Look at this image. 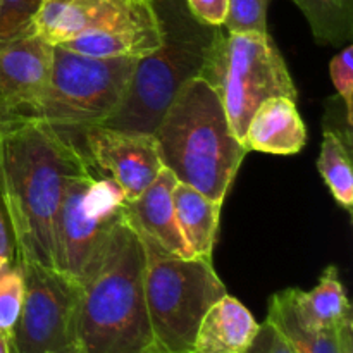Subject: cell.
I'll use <instances>...</instances> for the list:
<instances>
[{"mask_svg": "<svg viewBox=\"0 0 353 353\" xmlns=\"http://www.w3.org/2000/svg\"><path fill=\"white\" fill-rule=\"evenodd\" d=\"M186 7L200 23L212 28L224 26L228 17V0H185Z\"/></svg>", "mask_w": 353, "mask_h": 353, "instance_id": "obj_25", "label": "cell"}, {"mask_svg": "<svg viewBox=\"0 0 353 353\" xmlns=\"http://www.w3.org/2000/svg\"><path fill=\"white\" fill-rule=\"evenodd\" d=\"M271 0H228L224 28L233 33H268V7Z\"/></svg>", "mask_w": 353, "mask_h": 353, "instance_id": "obj_23", "label": "cell"}, {"mask_svg": "<svg viewBox=\"0 0 353 353\" xmlns=\"http://www.w3.org/2000/svg\"><path fill=\"white\" fill-rule=\"evenodd\" d=\"M317 169L334 200L343 209L352 212L353 207V171H352V145L345 141L336 131L324 130L321 154L317 159Z\"/></svg>", "mask_w": 353, "mask_h": 353, "instance_id": "obj_20", "label": "cell"}, {"mask_svg": "<svg viewBox=\"0 0 353 353\" xmlns=\"http://www.w3.org/2000/svg\"><path fill=\"white\" fill-rule=\"evenodd\" d=\"M154 134L164 168L179 183L223 205L247 150L212 86L202 78L186 83Z\"/></svg>", "mask_w": 353, "mask_h": 353, "instance_id": "obj_2", "label": "cell"}, {"mask_svg": "<svg viewBox=\"0 0 353 353\" xmlns=\"http://www.w3.org/2000/svg\"><path fill=\"white\" fill-rule=\"evenodd\" d=\"M137 62V57H92L52 45L47 83L26 121L62 131L103 124L123 103Z\"/></svg>", "mask_w": 353, "mask_h": 353, "instance_id": "obj_8", "label": "cell"}, {"mask_svg": "<svg viewBox=\"0 0 353 353\" xmlns=\"http://www.w3.org/2000/svg\"><path fill=\"white\" fill-rule=\"evenodd\" d=\"M43 0H0V41L33 37Z\"/></svg>", "mask_w": 353, "mask_h": 353, "instance_id": "obj_22", "label": "cell"}, {"mask_svg": "<svg viewBox=\"0 0 353 353\" xmlns=\"http://www.w3.org/2000/svg\"><path fill=\"white\" fill-rule=\"evenodd\" d=\"M330 72L334 88L343 102L347 119L353 123V47L350 43L331 59Z\"/></svg>", "mask_w": 353, "mask_h": 353, "instance_id": "obj_24", "label": "cell"}, {"mask_svg": "<svg viewBox=\"0 0 353 353\" xmlns=\"http://www.w3.org/2000/svg\"><path fill=\"white\" fill-rule=\"evenodd\" d=\"M34 34L92 57H145L161 45L154 0H43Z\"/></svg>", "mask_w": 353, "mask_h": 353, "instance_id": "obj_5", "label": "cell"}, {"mask_svg": "<svg viewBox=\"0 0 353 353\" xmlns=\"http://www.w3.org/2000/svg\"><path fill=\"white\" fill-rule=\"evenodd\" d=\"M200 78L219 97L228 123L243 140L252 114L272 97L299 99L293 79L269 33L217 28Z\"/></svg>", "mask_w": 353, "mask_h": 353, "instance_id": "obj_7", "label": "cell"}, {"mask_svg": "<svg viewBox=\"0 0 353 353\" xmlns=\"http://www.w3.org/2000/svg\"><path fill=\"white\" fill-rule=\"evenodd\" d=\"M52 62V45L33 37L0 41V123L26 121L40 99Z\"/></svg>", "mask_w": 353, "mask_h": 353, "instance_id": "obj_12", "label": "cell"}, {"mask_svg": "<svg viewBox=\"0 0 353 353\" xmlns=\"http://www.w3.org/2000/svg\"><path fill=\"white\" fill-rule=\"evenodd\" d=\"M178 226L195 257L212 261L219 230L221 203L212 202L192 186L179 183L172 192Z\"/></svg>", "mask_w": 353, "mask_h": 353, "instance_id": "obj_18", "label": "cell"}, {"mask_svg": "<svg viewBox=\"0 0 353 353\" xmlns=\"http://www.w3.org/2000/svg\"><path fill=\"white\" fill-rule=\"evenodd\" d=\"M178 185L176 176L162 168L157 178L134 200L126 202V216L138 233L157 241L162 248L179 257H195L178 226L172 192Z\"/></svg>", "mask_w": 353, "mask_h": 353, "instance_id": "obj_13", "label": "cell"}, {"mask_svg": "<svg viewBox=\"0 0 353 353\" xmlns=\"http://www.w3.org/2000/svg\"><path fill=\"white\" fill-rule=\"evenodd\" d=\"M24 296V276L19 262H0V334L10 340L19 319Z\"/></svg>", "mask_w": 353, "mask_h": 353, "instance_id": "obj_21", "label": "cell"}, {"mask_svg": "<svg viewBox=\"0 0 353 353\" xmlns=\"http://www.w3.org/2000/svg\"><path fill=\"white\" fill-rule=\"evenodd\" d=\"M0 353H12V345L10 340L3 334H0Z\"/></svg>", "mask_w": 353, "mask_h": 353, "instance_id": "obj_28", "label": "cell"}, {"mask_svg": "<svg viewBox=\"0 0 353 353\" xmlns=\"http://www.w3.org/2000/svg\"><path fill=\"white\" fill-rule=\"evenodd\" d=\"M247 353H293L290 350L288 343L285 338L281 336L278 330L272 326L269 321H264L261 324L257 336H255L254 343L248 348Z\"/></svg>", "mask_w": 353, "mask_h": 353, "instance_id": "obj_26", "label": "cell"}, {"mask_svg": "<svg viewBox=\"0 0 353 353\" xmlns=\"http://www.w3.org/2000/svg\"><path fill=\"white\" fill-rule=\"evenodd\" d=\"M293 312L305 330L331 331L352 319V305L334 265H327L319 283L310 292L288 288Z\"/></svg>", "mask_w": 353, "mask_h": 353, "instance_id": "obj_16", "label": "cell"}, {"mask_svg": "<svg viewBox=\"0 0 353 353\" xmlns=\"http://www.w3.org/2000/svg\"><path fill=\"white\" fill-rule=\"evenodd\" d=\"M321 45L343 47L353 37V0H292Z\"/></svg>", "mask_w": 353, "mask_h": 353, "instance_id": "obj_19", "label": "cell"}, {"mask_svg": "<svg viewBox=\"0 0 353 353\" xmlns=\"http://www.w3.org/2000/svg\"><path fill=\"white\" fill-rule=\"evenodd\" d=\"M14 259H16V238L3 200L0 196V262L14 261Z\"/></svg>", "mask_w": 353, "mask_h": 353, "instance_id": "obj_27", "label": "cell"}, {"mask_svg": "<svg viewBox=\"0 0 353 353\" xmlns=\"http://www.w3.org/2000/svg\"><path fill=\"white\" fill-rule=\"evenodd\" d=\"M154 7L161 45L138 59L123 103L103 126L155 133L183 86L200 78L217 28L195 19L185 0H154Z\"/></svg>", "mask_w": 353, "mask_h": 353, "instance_id": "obj_4", "label": "cell"}, {"mask_svg": "<svg viewBox=\"0 0 353 353\" xmlns=\"http://www.w3.org/2000/svg\"><path fill=\"white\" fill-rule=\"evenodd\" d=\"M24 296L10 336L12 353H79L85 286L54 268L19 261Z\"/></svg>", "mask_w": 353, "mask_h": 353, "instance_id": "obj_10", "label": "cell"}, {"mask_svg": "<svg viewBox=\"0 0 353 353\" xmlns=\"http://www.w3.org/2000/svg\"><path fill=\"white\" fill-rule=\"evenodd\" d=\"M64 133L69 138L79 137V150L92 168L105 172L123 190L126 202L140 196L164 168L154 133L117 130L103 124Z\"/></svg>", "mask_w": 353, "mask_h": 353, "instance_id": "obj_11", "label": "cell"}, {"mask_svg": "<svg viewBox=\"0 0 353 353\" xmlns=\"http://www.w3.org/2000/svg\"><path fill=\"white\" fill-rule=\"evenodd\" d=\"M307 141V130L295 100L272 97L252 114L243 134L245 150L272 155L299 154Z\"/></svg>", "mask_w": 353, "mask_h": 353, "instance_id": "obj_14", "label": "cell"}, {"mask_svg": "<svg viewBox=\"0 0 353 353\" xmlns=\"http://www.w3.org/2000/svg\"><path fill=\"white\" fill-rule=\"evenodd\" d=\"M138 236L143 247L145 303L155 338L165 353H192L200 321L226 295V286L212 261L179 257L152 238Z\"/></svg>", "mask_w": 353, "mask_h": 353, "instance_id": "obj_6", "label": "cell"}, {"mask_svg": "<svg viewBox=\"0 0 353 353\" xmlns=\"http://www.w3.org/2000/svg\"><path fill=\"white\" fill-rule=\"evenodd\" d=\"M93 171L74 141L41 121L0 123V196L16 259L54 268V223L65 183Z\"/></svg>", "mask_w": 353, "mask_h": 353, "instance_id": "obj_1", "label": "cell"}, {"mask_svg": "<svg viewBox=\"0 0 353 353\" xmlns=\"http://www.w3.org/2000/svg\"><path fill=\"white\" fill-rule=\"evenodd\" d=\"M259 330L250 310L226 293L200 321L192 353H247Z\"/></svg>", "mask_w": 353, "mask_h": 353, "instance_id": "obj_15", "label": "cell"}, {"mask_svg": "<svg viewBox=\"0 0 353 353\" xmlns=\"http://www.w3.org/2000/svg\"><path fill=\"white\" fill-rule=\"evenodd\" d=\"M83 286L79 353H165L148 317L143 247L128 216L102 264Z\"/></svg>", "mask_w": 353, "mask_h": 353, "instance_id": "obj_3", "label": "cell"}, {"mask_svg": "<svg viewBox=\"0 0 353 353\" xmlns=\"http://www.w3.org/2000/svg\"><path fill=\"white\" fill-rule=\"evenodd\" d=\"M126 221V196L109 178L83 172L65 183L54 223L55 269L85 285Z\"/></svg>", "mask_w": 353, "mask_h": 353, "instance_id": "obj_9", "label": "cell"}, {"mask_svg": "<svg viewBox=\"0 0 353 353\" xmlns=\"http://www.w3.org/2000/svg\"><path fill=\"white\" fill-rule=\"evenodd\" d=\"M265 321L281 333L293 353H353V317L336 330H305L293 312L288 290L272 295Z\"/></svg>", "mask_w": 353, "mask_h": 353, "instance_id": "obj_17", "label": "cell"}]
</instances>
